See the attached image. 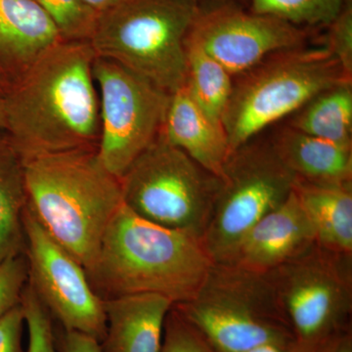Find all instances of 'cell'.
Returning <instances> with one entry per match:
<instances>
[{"instance_id":"8","label":"cell","mask_w":352,"mask_h":352,"mask_svg":"<svg viewBox=\"0 0 352 352\" xmlns=\"http://www.w3.org/2000/svg\"><path fill=\"white\" fill-rule=\"evenodd\" d=\"M265 275L298 344L325 346L352 332V256L315 244Z\"/></svg>"},{"instance_id":"25","label":"cell","mask_w":352,"mask_h":352,"mask_svg":"<svg viewBox=\"0 0 352 352\" xmlns=\"http://www.w3.org/2000/svg\"><path fill=\"white\" fill-rule=\"evenodd\" d=\"M161 352H217L175 307L166 315Z\"/></svg>"},{"instance_id":"27","label":"cell","mask_w":352,"mask_h":352,"mask_svg":"<svg viewBox=\"0 0 352 352\" xmlns=\"http://www.w3.org/2000/svg\"><path fill=\"white\" fill-rule=\"evenodd\" d=\"M327 28L326 47L339 61L346 75L352 78V0H346Z\"/></svg>"},{"instance_id":"30","label":"cell","mask_w":352,"mask_h":352,"mask_svg":"<svg viewBox=\"0 0 352 352\" xmlns=\"http://www.w3.org/2000/svg\"><path fill=\"white\" fill-rule=\"evenodd\" d=\"M298 342L281 344V342H266L252 347L244 352H295Z\"/></svg>"},{"instance_id":"26","label":"cell","mask_w":352,"mask_h":352,"mask_svg":"<svg viewBox=\"0 0 352 352\" xmlns=\"http://www.w3.org/2000/svg\"><path fill=\"white\" fill-rule=\"evenodd\" d=\"M29 282V265L25 252L0 263V319L21 305L22 294Z\"/></svg>"},{"instance_id":"32","label":"cell","mask_w":352,"mask_h":352,"mask_svg":"<svg viewBox=\"0 0 352 352\" xmlns=\"http://www.w3.org/2000/svg\"><path fill=\"white\" fill-rule=\"evenodd\" d=\"M332 352H352V332L340 337L333 344Z\"/></svg>"},{"instance_id":"5","label":"cell","mask_w":352,"mask_h":352,"mask_svg":"<svg viewBox=\"0 0 352 352\" xmlns=\"http://www.w3.org/2000/svg\"><path fill=\"white\" fill-rule=\"evenodd\" d=\"M346 82L352 78L326 46L271 54L233 82L222 117L230 154L323 90Z\"/></svg>"},{"instance_id":"7","label":"cell","mask_w":352,"mask_h":352,"mask_svg":"<svg viewBox=\"0 0 352 352\" xmlns=\"http://www.w3.org/2000/svg\"><path fill=\"white\" fill-rule=\"evenodd\" d=\"M120 182L122 203L134 214L203 239L220 178L160 134L127 168Z\"/></svg>"},{"instance_id":"4","label":"cell","mask_w":352,"mask_h":352,"mask_svg":"<svg viewBox=\"0 0 352 352\" xmlns=\"http://www.w3.org/2000/svg\"><path fill=\"white\" fill-rule=\"evenodd\" d=\"M199 7L200 0H126L99 15L90 44L96 57L175 94L186 83L185 39Z\"/></svg>"},{"instance_id":"20","label":"cell","mask_w":352,"mask_h":352,"mask_svg":"<svg viewBox=\"0 0 352 352\" xmlns=\"http://www.w3.org/2000/svg\"><path fill=\"white\" fill-rule=\"evenodd\" d=\"M288 126L315 138L352 146V82L317 94L296 111Z\"/></svg>"},{"instance_id":"35","label":"cell","mask_w":352,"mask_h":352,"mask_svg":"<svg viewBox=\"0 0 352 352\" xmlns=\"http://www.w3.org/2000/svg\"><path fill=\"white\" fill-rule=\"evenodd\" d=\"M200 1H220V0H200ZM235 1L243 2V0H235Z\"/></svg>"},{"instance_id":"16","label":"cell","mask_w":352,"mask_h":352,"mask_svg":"<svg viewBox=\"0 0 352 352\" xmlns=\"http://www.w3.org/2000/svg\"><path fill=\"white\" fill-rule=\"evenodd\" d=\"M173 307L156 294H138L104 300L107 332L104 352H161L166 315Z\"/></svg>"},{"instance_id":"21","label":"cell","mask_w":352,"mask_h":352,"mask_svg":"<svg viewBox=\"0 0 352 352\" xmlns=\"http://www.w3.org/2000/svg\"><path fill=\"white\" fill-rule=\"evenodd\" d=\"M187 78L184 87L197 105L217 124H222L233 89V76L219 62L185 39Z\"/></svg>"},{"instance_id":"14","label":"cell","mask_w":352,"mask_h":352,"mask_svg":"<svg viewBox=\"0 0 352 352\" xmlns=\"http://www.w3.org/2000/svg\"><path fill=\"white\" fill-rule=\"evenodd\" d=\"M61 39L52 21L34 0H0L2 94L44 50Z\"/></svg>"},{"instance_id":"23","label":"cell","mask_w":352,"mask_h":352,"mask_svg":"<svg viewBox=\"0 0 352 352\" xmlns=\"http://www.w3.org/2000/svg\"><path fill=\"white\" fill-rule=\"evenodd\" d=\"M52 21L65 41H89L100 14L82 0H34Z\"/></svg>"},{"instance_id":"12","label":"cell","mask_w":352,"mask_h":352,"mask_svg":"<svg viewBox=\"0 0 352 352\" xmlns=\"http://www.w3.org/2000/svg\"><path fill=\"white\" fill-rule=\"evenodd\" d=\"M309 34L270 16L252 12L235 0L203 6L187 34L197 44L237 76L271 54L305 45Z\"/></svg>"},{"instance_id":"3","label":"cell","mask_w":352,"mask_h":352,"mask_svg":"<svg viewBox=\"0 0 352 352\" xmlns=\"http://www.w3.org/2000/svg\"><path fill=\"white\" fill-rule=\"evenodd\" d=\"M24 175L28 210L89 270L122 205L120 178L104 168L97 148L30 157L24 161Z\"/></svg>"},{"instance_id":"15","label":"cell","mask_w":352,"mask_h":352,"mask_svg":"<svg viewBox=\"0 0 352 352\" xmlns=\"http://www.w3.org/2000/svg\"><path fill=\"white\" fill-rule=\"evenodd\" d=\"M160 135L170 145L221 177L229 155L228 138L222 124L204 112L183 87L170 95Z\"/></svg>"},{"instance_id":"24","label":"cell","mask_w":352,"mask_h":352,"mask_svg":"<svg viewBox=\"0 0 352 352\" xmlns=\"http://www.w3.org/2000/svg\"><path fill=\"white\" fill-rule=\"evenodd\" d=\"M21 305L29 332L28 352H58L52 316L29 282L23 291Z\"/></svg>"},{"instance_id":"34","label":"cell","mask_w":352,"mask_h":352,"mask_svg":"<svg viewBox=\"0 0 352 352\" xmlns=\"http://www.w3.org/2000/svg\"><path fill=\"white\" fill-rule=\"evenodd\" d=\"M1 100H2V94H1V91H0V129H1V126H2Z\"/></svg>"},{"instance_id":"18","label":"cell","mask_w":352,"mask_h":352,"mask_svg":"<svg viewBox=\"0 0 352 352\" xmlns=\"http://www.w3.org/2000/svg\"><path fill=\"white\" fill-rule=\"evenodd\" d=\"M315 234L316 244L352 256V184L294 185Z\"/></svg>"},{"instance_id":"29","label":"cell","mask_w":352,"mask_h":352,"mask_svg":"<svg viewBox=\"0 0 352 352\" xmlns=\"http://www.w3.org/2000/svg\"><path fill=\"white\" fill-rule=\"evenodd\" d=\"M58 352H104L101 344L94 338L78 331L55 330Z\"/></svg>"},{"instance_id":"2","label":"cell","mask_w":352,"mask_h":352,"mask_svg":"<svg viewBox=\"0 0 352 352\" xmlns=\"http://www.w3.org/2000/svg\"><path fill=\"white\" fill-rule=\"evenodd\" d=\"M212 264L201 237L148 221L122 203L87 274L101 300L156 294L175 305L196 295Z\"/></svg>"},{"instance_id":"13","label":"cell","mask_w":352,"mask_h":352,"mask_svg":"<svg viewBox=\"0 0 352 352\" xmlns=\"http://www.w3.org/2000/svg\"><path fill=\"white\" fill-rule=\"evenodd\" d=\"M315 244L314 228L293 189L279 207L245 234L229 264L266 274Z\"/></svg>"},{"instance_id":"22","label":"cell","mask_w":352,"mask_h":352,"mask_svg":"<svg viewBox=\"0 0 352 352\" xmlns=\"http://www.w3.org/2000/svg\"><path fill=\"white\" fill-rule=\"evenodd\" d=\"M346 0H243L245 8L296 27H328Z\"/></svg>"},{"instance_id":"11","label":"cell","mask_w":352,"mask_h":352,"mask_svg":"<svg viewBox=\"0 0 352 352\" xmlns=\"http://www.w3.org/2000/svg\"><path fill=\"white\" fill-rule=\"evenodd\" d=\"M24 230L30 286L62 328L87 333L101 344L107 332L104 300L92 289L85 267L27 207Z\"/></svg>"},{"instance_id":"31","label":"cell","mask_w":352,"mask_h":352,"mask_svg":"<svg viewBox=\"0 0 352 352\" xmlns=\"http://www.w3.org/2000/svg\"><path fill=\"white\" fill-rule=\"evenodd\" d=\"M82 1L97 13L101 14L116 8L126 0H82Z\"/></svg>"},{"instance_id":"17","label":"cell","mask_w":352,"mask_h":352,"mask_svg":"<svg viewBox=\"0 0 352 352\" xmlns=\"http://www.w3.org/2000/svg\"><path fill=\"white\" fill-rule=\"evenodd\" d=\"M271 144L296 182L312 184H352V146L338 144L282 127Z\"/></svg>"},{"instance_id":"1","label":"cell","mask_w":352,"mask_h":352,"mask_svg":"<svg viewBox=\"0 0 352 352\" xmlns=\"http://www.w3.org/2000/svg\"><path fill=\"white\" fill-rule=\"evenodd\" d=\"M89 41H57L2 94L1 129L23 160L97 148L100 107Z\"/></svg>"},{"instance_id":"19","label":"cell","mask_w":352,"mask_h":352,"mask_svg":"<svg viewBox=\"0 0 352 352\" xmlns=\"http://www.w3.org/2000/svg\"><path fill=\"white\" fill-rule=\"evenodd\" d=\"M25 207L24 160L0 129V263L25 252Z\"/></svg>"},{"instance_id":"33","label":"cell","mask_w":352,"mask_h":352,"mask_svg":"<svg viewBox=\"0 0 352 352\" xmlns=\"http://www.w3.org/2000/svg\"><path fill=\"white\" fill-rule=\"evenodd\" d=\"M337 340L331 342V344L320 346H307L298 344L295 352H332L333 344H335V342H337Z\"/></svg>"},{"instance_id":"9","label":"cell","mask_w":352,"mask_h":352,"mask_svg":"<svg viewBox=\"0 0 352 352\" xmlns=\"http://www.w3.org/2000/svg\"><path fill=\"white\" fill-rule=\"evenodd\" d=\"M295 182L270 140L252 139L231 153L203 235L214 263H230L243 237L288 198Z\"/></svg>"},{"instance_id":"6","label":"cell","mask_w":352,"mask_h":352,"mask_svg":"<svg viewBox=\"0 0 352 352\" xmlns=\"http://www.w3.org/2000/svg\"><path fill=\"white\" fill-rule=\"evenodd\" d=\"M217 352L296 342L265 274L214 263L196 295L173 305Z\"/></svg>"},{"instance_id":"28","label":"cell","mask_w":352,"mask_h":352,"mask_svg":"<svg viewBox=\"0 0 352 352\" xmlns=\"http://www.w3.org/2000/svg\"><path fill=\"white\" fill-rule=\"evenodd\" d=\"M24 325L22 305L14 307L0 319V352H25L22 346Z\"/></svg>"},{"instance_id":"36","label":"cell","mask_w":352,"mask_h":352,"mask_svg":"<svg viewBox=\"0 0 352 352\" xmlns=\"http://www.w3.org/2000/svg\"><path fill=\"white\" fill-rule=\"evenodd\" d=\"M0 91H1V90H0ZM1 94H2V92H1Z\"/></svg>"},{"instance_id":"10","label":"cell","mask_w":352,"mask_h":352,"mask_svg":"<svg viewBox=\"0 0 352 352\" xmlns=\"http://www.w3.org/2000/svg\"><path fill=\"white\" fill-rule=\"evenodd\" d=\"M92 72L100 107L97 155L120 178L159 135L171 94L106 58H95Z\"/></svg>"}]
</instances>
